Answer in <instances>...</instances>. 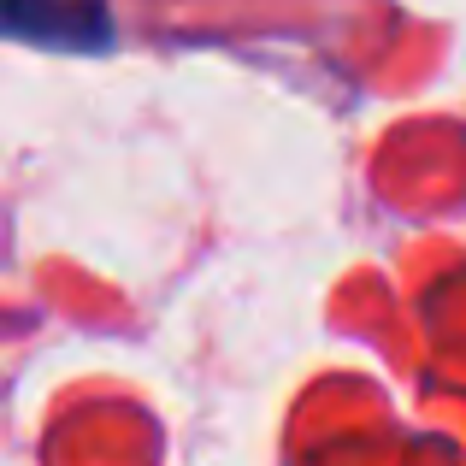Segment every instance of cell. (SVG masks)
<instances>
[{
  "label": "cell",
  "mask_w": 466,
  "mask_h": 466,
  "mask_svg": "<svg viewBox=\"0 0 466 466\" xmlns=\"http://www.w3.org/2000/svg\"><path fill=\"white\" fill-rule=\"evenodd\" d=\"M0 35L95 47V42H106V12L95 0H0Z\"/></svg>",
  "instance_id": "cell-1"
}]
</instances>
